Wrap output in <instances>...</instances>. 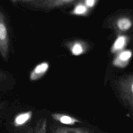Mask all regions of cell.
<instances>
[{
    "instance_id": "cell-18",
    "label": "cell",
    "mask_w": 133,
    "mask_h": 133,
    "mask_svg": "<svg viewBox=\"0 0 133 133\" xmlns=\"http://www.w3.org/2000/svg\"><path fill=\"white\" fill-rule=\"evenodd\" d=\"M21 133H32V132H30V131H29L28 130H27V131H25V132H21Z\"/></svg>"
},
{
    "instance_id": "cell-15",
    "label": "cell",
    "mask_w": 133,
    "mask_h": 133,
    "mask_svg": "<svg viewBox=\"0 0 133 133\" xmlns=\"http://www.w3.org/2000/svg\"><path fill=\"white\" fill-rule=\"evenodd\" d=\"M8 78V75L7 73L3 71L0 70V88L4 84V83L7 81Z\"/></svg>"
},
{
    "instance_id": "cell-5",
    "label": "cell",
    "mask_w": 133,
    "mask_h": 133,
    "mask_svg": "<svg viewBox=\"0 0 133 133\" xmlns=\"http://www.w3.org/2000/svg\"><path fill=\"white\" fill-rule=\"evenodd\" d=\"M78 0H41L37 1L35 5L42 8L51 9L68 5Z\"/></svg>"
},
{
    "instance_id": "cell-13",
    "label": "cell",
    "mask_w": 133,
    "mask_h": 133,
    "mask_svg": "<svg viewBox=\"0 0 133 133\" xmlns=\"http://www.w3.org/2000/svg\"><path fill=\"white\" fill-rule=\"evenodd\" d=\"M47 121L46 118H40L36 123L32 133H47Z\"/></svg>"
},
{
    "instance_id": "cell-14",
    "label": "cell",
    "mask_w": 133,
    "mask_h": 133,
    "mask_svg": "<svg viewBox=\"0 0 133 133\" xmlns=\"http://www.w3.org/2000/svg\"><path fill=\"white\" fill-rule=\"evenodd\" d=\"M83 3L90 10L93 9L97 5L99 0H78Z\"/></svg>"
},
{
    "instance_id": "cell-16",
    "label": "cell",
    "mask_w": 133,
    "mask_h": 133,
    "mask_svg": "<svg viewBox=\"0 0 133 133\" xmlns=\"http://www.w3.org/2000/svg\"><path fill=\"white\" fill-rule=\"evenodd\" d=\"M19 2L21 3H30V2H36L41 1V0H18Z\"/></svg>"
},
{
    "instance_id": "cell-7",
    "label": "cell",
    "mask_w": 133,
    "mask_h": 133,
    "mask_svg": "<svg viewBox=\"0 0 133 133\" xmlns=\"http://www.w3.org/2000/svg\"><path fill=\"white\" fill-rule=\"evenodd\" d=\"M129 41L127 36L123 34L118 35L113 43L111 47V52L116 54L125 49Z\"/></svg>"
},
{
    "instance_id": "cell-2",
    "label": "cell",
    "mask_w": 133,
    "mask_h": 133,
    "mask_svg": "<svg viewBox=\"0 0 133 133\" xmlns=\"http://www.w3.org/2000/svg\"><path fill=\"white\" fill-rule=\"evenodd\" d=\"M9 51V37L5 16L0 8V54L2 58L7 59Z\"/></svg>"
},
{
    "instance_id": "cell-12",
    "label": "cell",
    "mask_w": 133,
    "mask_h": 133,
    "mask_svg": "<svg viewBox=\"0 0 133 133\" xmlns=\"http://www.w3.org/2000/svg\"><path fill=\"white\" fill-rule=\"evenodd\" d=\"M91 10L88 8L83 3L77 1V2L74 5L70 14L72 15L77 16H87Z\"/></svg>"
},
{
    "instance_id": "cell-11",
    "label": "cell",
    "mask_w": 133,
    "mask_h": 133,
    "mask_svg": "<svg viewBox=\"0 0 133 133\" xmlns=\"http://www.w3.org/2000/svg\"><path fill=\"white\" fill-rule=\"evenodd\" d=\"M33 112L28 111L20 113L17 115L14 119V125L16 127H20L27 123L32 118Z\"/></svg>"
},
{
    "instance_id": "cell-8",
    "label": "cell",
    "mask_w": 133,
    "mask_h": 133,
    "mask_svg": "<svg viewBox=\"0 0 133 133\" xmlns=\"http://www.w3.org/2000/svg\"><path fill=\"white\" fill-rule=\"evenodd\" d=\"M51 117L54 120L64 125H73L76 123H82L79 119L76 117L63 113H54L51 115Z\"/></svg>"
},
{
    "instance_id": "cell-10",
    "label": "cell",
    "mask_w": 133,
    "mask_h": 133,
    "mask_svg": "<svg viewBox=\"0 0 133 133\" xmlns=\"http://www.w3.org/2000/svg\"><path fill=\"white\" fill-rule=\"evenodd\" d=\"M132 21L131 19L126 16H122L117 18L114 22V28L118 31L124 32L128 31L132 26Z\"/></svg>"
},
{
    "instance_id": "cell-17",
    "label": "cell",
    "mask_w": 133,
    "mask_h": 133,
    "mask_svg": "<svg viewBox=\"0 0 133 133\" xmlns=\"http://www.w3.org/2000/svg\"><path fill=\"white\" fill-rule=\"evenodd\" d=\"M4 105V104L3 103H0V110L3 108Z\"/></svg>"
},
{
    "instance_id": "cell-4",
    "label": "cell",
    "mask_w": 133,
    "mask_h": 133,
    "mask_svg": "<svg viewBox=\"0 0 133 133\" xmlns=\"http://www.w3.org/2000/svg\"><path fill=\"white\" fill-rule=\"evenodd\" d=\"M67 47L74 56H79L86 53L88 49V44L81 40H75L70 42L66 44Z\"/></svg>"
},
{
    "instance_id": "cell-1",
    "label": "cell",
    "mask_w": 133,
    "mask_h": 133,
    "mask_svg": "<svg viewBox=\"0 0 133 133\" xmlns=\"http://www.w3.org/2000/svg\"><path fill=\"white\" fill-rule=\"evenodd\" d=\"M119 96L125 106L131 112L133 108V76L129 74L120 78L117 83Z\"/></svg>"
},
{
    "instance_id": "cell-9",
    "label": "cell",
    "mask_w": 133,
    "mask_h": 133,
    "mask_svg": "<svg viewBox=\"0 0 133 133\" xmlns=\"http://www.w3.org/2000/svg\"><path fill=\"white\" fill-rule=\"evenodd\" d=\"M51 133H94L89 128L81 127H68L56 126L51 129Z\"/></svg>"
},
{
    "instance_id": "cell-6",
    "label": "cell",
    "mask_w": 133,
    "mask_h": 133,
    "mask_svg": "<svg viewBox=\"0 0 133 133\" xmlns=\"http://www.w3.org/2000/svg\"><path fill=\"white\" fill-rule=\"evenodd\" d=\"M49 64L46 61L38 63L31 71L29 75V79L31 81H37L42 78L48 71Z\"/></svg>"
},
{
    "instance_id": "cell-19",
    "label": "cell",
    "mask_w": 133,
    "mask_h": 133,
    "mask_svg": "<svg viewBox=\"0 0 133 133\" xmlns=\"http://www.w3.org/2000/svg\"><path fill=\"white\" fill-rule=\"evenodd\" d=\"M11 1H12V2H14V3H15V2H17V1H18V0H11Z\"/></svg>"
},
{
    "instance_id": "cell-3",
    "label": "cell",
    "mask_w": 133,
    "mask_h": 133,
    "mask_svg": "<svg viewBox=\"0 0 133 133\" xmlns=\"http://www.w3.org/2000/svg\"><path fill=\"white\" fill-rule=\"evenodd\" d=\"M132 51L130 49H124L116 54L112 64L118 68L123 69L126 67L132 57Z\"/></svg>"
}]
</instances>
